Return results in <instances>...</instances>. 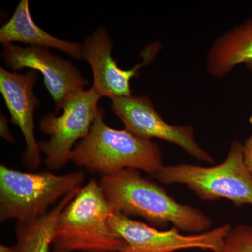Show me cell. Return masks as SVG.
<instances>
[{
	"label": "cell",
	"instance_id": "cell-1",
	"mask_svg": "<svg viewBox=\"0 0 252 252\" xmlns=\"http://www.w3.org/2000/svg\"><path fill=\"white\" fill-rule=\"evenodd\" d=\"M99 185L111 207L126 216L140 217L154 228L172 223L180 230L197 234L211 229L212 220L201 210L176 201L140 170L127 168L101 177Z\"/></svg>",
	"mask_w": 252,
	"mask_h": 252
},
{
	"label": "cell",
	"instance_id": "cell-2",
	"mask_svg": "<svg viewBox=\"0 0 252 252\" xmlns=\"http://www.w3.org/2000/svg\"><path fill=\"white\" fill-rule=\"evenodd\" d=\"M104 109L99 107L89 135L76 144L70 161L101 177L127 168L155 177L164 167L160 147L126 129L112 128L104 122Z\"/></svg>",
	"mask_w": 252,
	"mask_h": 252
},
{
	"label": "cell",
	"instance_id": "cell-3",
	"mask_svg": "<svg viewBox=\"0 0 252 252\" xmlns=\"http://www.w3.org/2000/svg\"><path fill=\"white\" fill-rule=\"evenodd\" d=\"M114 210L99 182L91 179L59 214L55 224L53 252H121L126 243L109 225Z\"/></svg>",
	"mask_w": 252,
	"mask_h": 252
},
{
	"label": "cell",
	"instance_id": "cell-4",
	"mask_svg": "<svg viewBox=\"0 0 252 252\" xmlns=\"http://www.w3.org/2000/svg\"><path fill=\"white\" fill-rule=\"evenodd\" d=\"M83 171L56 175L53 172H24L0 166V221L17 220L28 223L45 215L50 206L82 187Z\"/></svg>",
	"mask_w": 252,
	"mask_h": 252
},
{
	"label": "cell",
	"instance_id": "cell-5",
	"mask_svg": "<svg viewBox=\"0 0 252 252\" xmlns=\"http://www.w3.org/2000/svg\"><path fill=\"white\" fill-rule=\"evenodd\" d=\"M165 185L181 184L205 201L227 199L238 207L252 205V178L243 159V144L234 141L223 162L203 167L178 164L162 167L154 177Z\"/></svg>",
	"mask_w": 252,
	"mask_h": 252
},
{
	"label": "cell",
	"instance_id": "cell-6",
	"mask_svg": "<svg viewBox=\"0 0 252 252\" xmlns=\"http://www.w3.org/2000/svg\"><path fill=\"white\" fill-rule=\"evenodd\" d=\"M101 98L91 87L68 99L61 115L49 113L41 118L39 130L50 139L39 142V147L50 170H61L70 161L73 149L90 132Z\"/></svg>",
	"mask_w": 252,
	"mask_h": 252
},
{
	"label": "cell",
	"instance_id": "cell-7",
	"mask_svg": "<svg viewBox=\"0 0 252 252\" xmlns=\"http://www.w3.org/2000/svg\"><path fill=\"white\" fill-rule=\"evenodd\" d=\"M109 225L126 242V248L121 252H174L187 249L220 252L232 228L227 223L203 233L185 235L174 226L159 230L117 210L111 215Z\"/></svg>",
	"mask_w": 252,
	"mask_h": 252
},
{
	"label": "cell",
	"instance_id": "cell-8",
	"mask_svg": "<svg viewBox=\"0 0 252 252\" xmlns=\"http://www.w3.org/2000/svg\"><path fill=\"white\" fill-rule=\"evenodd\" d=\"M113 113L126 130L146 139H159L175 144L200 161L214 163L211 154L199 145L195 130L189 125H172L162 119L147 95H131L112 99Z\"/></svg>",
	"mask_w": 252,
	"mask_h": 252
},
{
	"label": "cell",
	"instance_id": "cell-9",
	"mask_svg": "<svg viewBox=\"0 0 252 252\" xmlns=\"http://www.w3.org/2000/svg\"><path fill=\"white\" fill-rule=\"evenodd\" d=\"M1 58L13 72L30 68L42 74L44 84L54 100L55 114L63 109L68 99L85 90L89 84L72 62L44 48L4 44Z\"/></svg>",
	"mask_w": 252,
	"mask_h": 252
},
{
	"label": "cell",
	"instance_id": "cell-10",
	"mask_svg": "<svg viewBox=\"0 0 252 252\" xmlns=\"http://www.w3.org/2000/svg\"><path fill=\"white\" fill-rule=\"evenodd\" d=\"M112 41L108 31L102 26L82 44V60L89 63L94 74L92 87L101 97L111 99L132 95L130 81L137 77L142 67L152 63L161 49L160 43H152L143 50L142 62L132 69H121L112 58Z\"/></svg>",
	"mask_w": 252,
	"mask_h": 252
},
{
	"label": "cell",
	"instance_id": "cell-11",
	"mask_svg": "<svg viewBox=\"0 0 252 252\" xmlns=\"http://www.w3.org/2000/svg\"><path fill=\"white\" fill-rule=\"evenodd\" d=\"M38 81L35 70L18 74L0 67V92L11 114V122L22 132L26 142L22 163L31 172L37 170L41 164L39 142L34 135V112L40 105V101L34 93Z\"/></svg>",
	"mask_w": 252,
	"mask_h": 252
},
{
	"label": "cell",
	"instance_id": "cell-12",
	"mask_svg": "<svg viewBox=\"0 0 252 252\" xmlns=\"http://www.w3.org/2000/svg\"><path fill=\"white\" fill-rule=\"evenodd\" d=\"M241 64L252 72V17L218 36L205 58L207 73L216 79H223Z\"/></svg>",
	"mask_w": 252,
	"mask_h": 252
},
{
	"label": "cell",
	"instance_id": "cell-13",
	"mask_svg": "<svg viewBox=\"0 0 252 252\" xmlns=\"http://www.w3.org/2000/svg\"><path fill=\"white\" fill-rule=\"evenodd\" d=\"M0 42H21L26 46L57 49L74 59L82 60V44L63 40L41 29L33 21L28 0L20 1L14 14L0 28Z\"/></svg>",
	"mask_w": 252,
	"mask_h": 252
},
{
	"label": "cell",
	"instance_id": "cell-14",
	"mask_svg": "<svg viewBox=\"0 0 252 252\" xmlns=\"http://www.w3.org/2000/svg\"><path fill=\"white\" fill-rule=\"evenodd\" d=\"M72 200L64 197L57 205L37 220L16 223L15 233L17 245L23 252H49L55 224L59 214Z\"/></svg>",
	"mask_w": 252,
	"mask_h": 252
},
{
	"label": "cell",
	"instance_id": "cell-15",
	"mask_svg": "<svg viewBox=\"0 0 252 252\" xmlns=\"http://www.w3.org/2000/svg\"><path fill=\"white\" fill-rule=\"evenodd\" d=\"M220 252H252V226L240 225L232 228Z\"/></svg>",
	"mask_w": 252,
	"mask_h": 252
},
{
	"label": "cell",
	"instance_id": "cell-16",
	"mask_svg": "<svg viewBox=\"0 0 252 252\" xmlns=\"http://www.w3.org/2000/svg\"><path fill=\"white\" fill-rule=\"evenodd\" d=\"M243 159L247 170L252 178V134L243 144Z\"/></svg>",
	"mask_w": 252,
	"mask_h": 252
},
{
	"label": "cell",
	"instance_id": "cell-17",
	"mask_svg": "<svg viewBox=\"0 0 252 252\" xmlns=\"http://www.w3.org/2000/svg\"><path fill=\"white\" fill-rule=\"evenodd\" d=\"M0 135L1 138L7 141L9 143H16L15 137L9 130V121L7 118L2 114L0 116Z\"/></svg>",
	"mask_w": 252,
	"mask_h": 252
},
{
	"label": "cell",
	"instance_id": "cell-18",
	"mask_svg": "<svg viewBox=\"0 0 252 252\" xmlns=\"http://www.w3.org/2000/svg\"><path fill=\"white\" fill-rule=\"evenodd\" d=\"M0 252H23L17 244L14 245H0Z\"/></svg>",
	"mask_w": 252,
	"mask_h": 252
},
{
	"label": "cell",
	"instance_id": "cell-19",
	"mask_svg": "<svg viewBox=\"0 0 252 252\" xmlns=\"http://www.w3.org/2000/svg\"><path fill=\"white\" fill-rule=\"evenodd\" d=\"M250 124H251L252 125V114L251 117H250Z\"/></svg>",
	"mask_w": 252,
	"mask_h": 252
}]
</instances>
